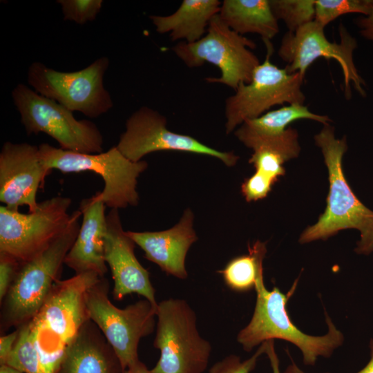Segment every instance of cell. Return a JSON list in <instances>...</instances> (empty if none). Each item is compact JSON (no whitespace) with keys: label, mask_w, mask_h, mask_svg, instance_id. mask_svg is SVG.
I'll return each mask as SVG.
<instances>
[{"label":"cell","mask_w":373,"mask_h":373,"mask_svg":"<svg viewBox=\"0 0 373 373\" xmlns=\"http://www.w3.org/2000/svg\"><path fill=\"white\" fill-rule=\"evenodd\" d=\"M298 280L286 293L278 287L268 290L263 276L256 285V301L249 323L237 334V341L246 352H251L262 343L281 339L296 346L301 352L305 365H315L318 357L329 358L344 341L343 333L325 312L328 327L326 334L321 336L308 335L300 330L290 319L287 304L295 291Z\"/></svg>","instance_id":"2"},{"label":"cell","mask_w":373,"mask_h":373,"mask_svg":"<svg viewBox=\"0 0 373 373\" xmlns=\"http://www.w3.org/2000/svg\"><path fill=\"white\" fill-rule=\"evenodd\" d=\"M273 13L282 20L288 32H294L314 20L316 0H269Z\"/></svg>","instance_id":"26"},{"label":"cell","mask_w":373,"mask_h":373,"mask_svg":"<svg viewBox=\"0 0 373 373\" xmlns=\"http://www.w3.org/2000/svg\"><path fill=\"white\" fill-rule=\"evenodd\" d=\"M123 373H132L131 370L128 369V370H126Z\"/></svg>","instance_id":"38"},{"label":"cell","mask_w":373,"mask_h":373,"mask_svg":"<svg viewBox=\"0 0 373 373\" xmlns=\"http://www.w3.org/2000/svg\"><path fill=\"white\" fill-rule=\"evenodd\" d=\"M249 253L231 259L218 272L226 285L237 292H247L255 289L258 279L263 276V260L266 242L257 240L248 245Z\"/></svg>","instance_id":"24"},{"label":"cell","mask_w":373,"mask_h":373,"mask_svg":"<svg viewBox=\"0 0 373 373\" xmlns=\"http://www.w3.org/2000/svg\"><path fill=\"white\" fill-rule=\"evenodd\" d=\"M300 119L313 120L323 125L332 121L327 115L310 111L304 104H287L269 111L256 118L246 120L235 131L234 134L246 146L258 139L279 135L286 131L291 123Z\"/></svg>","instance_id":"23"},{"label":"cell","mask_w":373,"mask_h":373,"mask_svg":"<svg viewBox=\"0 0 373 373\" xmlns=\"http://www.w3.org/2000/svg\"><path fill=\"white\" fill-rule=\"evenodd\" d=\"M284 373H305L291 359V363L286 367ZM328 373V372H326Z\"/></svg>","instance_id":"36"},{"label":"cell","mask_w":373,"mask_h":373,"mask_svg":"<svg viewBox=\"0 0 373 373\" xmlns=\"http://www.w3.org/2000/svg\"><path fill=\"white\" fill-rule=\"evenodd\" d=\"M64 20L84 24L95 19L99 12L102 0H58Z\"/></svg>","instance_id":"28"},{"label":"cell","mask_w":373,"mask_h":373,"mask_svg":"<svg viewBox=\"0 0 373 373\" xmlns=\"http://www.w3.org/2000/svg\"><path fill=\"white\" fill-rule=\"evenodd\" d=\"M71 202L68 197H52L39 202L36 210L28 213L1 206L0 252L10 254L21 262L38 256L67 228Z\"/></svg>","instance_id":"11"},{"label":"cell","mask_w":373,"mask_h":373,"mask_svg":"<svg viewBox=\"0 0 373 373\" xmlns=\"http://www.w3.org/2000/svg\"><path fill=\"white\" fill-rule=\"evenodd\" d=\"M115 352L90 319L66 347L56 373H123Z\"/></svg>","instance_id":"19"},{"label":"cell","mask_w":373,"mask_h":373,"mask_svg":"<svg viewBox=\"0 0 373 373\" xmlns=\"http://www.w3.org/2000/svg\"><path fill=\"white\" fill-rule=\"evenodd\" d=\"M265 354L269 358L272 373H280V361L275 350L274 340L265 341Z\"/></svg>","instance_id":"33"},{"label":"cell","mask_w":373,"mask_h":373,"mask_svg":"<svg viewBox=\"0 0 373 373\" xmlns=\"http://www.w3.org/2000/svg\"><path fill=\"white\" fill-rule=\"evenodd\" d=\"M39 149L49 172L52 169L65 173L92 171L100 175L104 186L98 191L99 196L111 209L119 210L138 204L137 178L148 166L146 161H131L116 146L93 154L66 151L47 143L40 144Z\"/></svg>","instance_id":"6"},{"label":"cell","mask_w":373,"mask_h":373,"mask_svg":"<svg viewBox=\"0 0 373 373\" xmlns=\"http://www.w3.org/2000/svg\"><path fill=\"white\" fill-rule=\"evenodd\" d=\"M108 65V58L102 57L82 70L60 72L36 61L29 67L28 82L37 93L68 110L95 118L113 106L104 86V76Z\"/></svg>","instance_id":"12"},{"label":"cell","mask_w":373,"mask_h":373,"mask_svg":"<svg viewBox=\"0 0 373 373\" xmlns=\"http://www.w3.org/2000/svg\"><path fill=\"white\" fill-rule=\"evenodd\" d=\"M193 218L192 211L186 209L180 221L169 229L126 232L144 251L147 260L156 264L166 274L185 280L188 277L186 257L191 245L198 240L193 226Z\"/></svg>","instance_id":"17"},{"label":"cell","mask_w":373,"mask_h":373,"mask_svg":"<svg viewBox=\"0 0 373 373\" xmlns=\"http://www.w3.org/2000/svg\"><path fill=\"white\" fill-rule=\"evenodd\" d=\"M356 23L361 36L373 43V0L369 14L356 18Z\"/></svg>","instance_id":"32"},{"label":"cell","mask_w":373,"mask_h":373,"mask_svg":"<svg viewBox=\"0 0 373 373\" xmlns=\"http://www.w3.org/2000/svg\"><path fill=\"white\" fill-rule=\"evenodd\" d=\"M81 216L79 210L73 212L66 230L48 248L34 259L21 262L1 302V334L28 323L40 310L53 285L59 280L65 258L78 234Z\"/></svg>","instance_id":"3"},{"label":"cell","mask_w":373,"mask_h":373,"mask_svg":"<svg viewBox=\"0 0 373 373\" xmlns=\"http://www.w3.org/2000/svg\"><path fill=\"white\" fill-rule=\"evenodd\" d=\"M105 207L98 191L92 197L83 199L79 204L82 222L64 260V264L75 274L93 272L104 277L107 272L104 259Z\"/></svg>","instance_id":"18"},{"label":"cell","mask_w":373,"mask_h":373,"mask_svg":"<svg viewBox=\"0 0 373 373\" xmlns=\"http://www.w3.org/2000/svg\"><path fill=\"white\" fill-rule=\"evenodd\" d=\"M21 265L12 255L0 252V302L8 291Z\"/></svg>","instance_id":"30"},{"label":"cell","mask_w":373,"mask_h":373,"mask_svg":"<svg viewBox=\"0 0 373 373\" xmlns=\"http://www.w3.org/2000/svg\"><path fill=\"white\" fill-rule=\"evenodd\" d=\"M12 97L28 135L44 133L66 151L103 152V135L93 122L77 119L73 111L23 84L16 86Z\"/></svg>","instance_id":"9"},{"label":"cell","mask_w":373,"mask_h":373,"mask_svg":"<svg viewBox=\"0 0 373 373\" xmlns=\"http://www.w3.org/2000/svg\"><path fill=\"white\" fill-rule=\"evenodd\" d=\"M256 47L254 41L228 27L219 15L210 21L206 34L193 43L179 41L172 50L189 68L208 62L221 72L219 77H208L209 83L224 84L234 90L242 84L251 82L253 73L260 64L251 51Z\"/></svg>","instance_id":"7"},{"label":"cell","mask_w":373,"mask_h":373,"mask_svg":"<svg viewBox=\"0 0 373 373\" xmlns=\"http://www.w3.org/2000/svg\"><path fill=\"white\" fill-rule=\"evenodd\" d=\"M15 346L4 364L23 373H52L42 361L34 337L26 323L20 327Z\"/></svg>","instance_id":"25"},{"label":"cell","mask_w":373,"mask_h":373,"mask_svg":"<svg viewBox=\"0 0 373 373\" xmlns=\"http://www.w3.org/2000/svg\"><path fill=\"white\" fill-rule=\"evenodd\" d=\"M135 243L123 229L118 209L106 215L104 236V259L113 280V297L120 300L128 294H137L157 309L155 291L150 274L135 255Z\"/></svg>","instance_id":"16"},{"label":"cell","mask_w":373,"mask_h":373,"mask_svg":"<svg viewBox=\"0 0 373 373\" xmlns=\"http://www.w3.org/2000/svg\"><path fill=\"white\" fill-rule=\"evenodd\" d=\"M314 139L327 167L329 193L325 211L314 224L303 231L298 241L305 244L326 240L341 230L356 229L361 239L355 251L370 254L373 251V211L357 198L345 178L342 161L347 150L346 137L336 138L334 127L328 124Z\"/></svg>","instance_id":"1"},{"label":"cell","mask_w":373,"mask_h":373,"mask_svg":"<svg viewBox=\"0 0 373 373\" xmlns=\"http://www.w3.org/2000/svg\"><path fill=\"white\" fill-rule=\"evenodd\" d=\"M221 3L218 0H184L173 13L149 18L157 32L169 33L173 41L193 43L206 34L210 21L219 14Z\"/></svg>","instance_id":"21"},{"label":"cell","mask_w":373,"mask_h":373,"mask_svg":"<svg viewBox=\"0 0 373 373\" xmlns=\"http://www.w3.org/2000/svg\"><path fill=\"white\" fill-rule=\"evenodd\" d=\"M129 370L132 373H151V370H148L146 365L140 361Z\"/></svg>","instance_id":"35"},{"label":"cell","mask_w":373,"mask_h":373,"mask_svg":"<svg viewBox=\"0 0 373 373\" xmlns=\"http://www.w3.org/2000/svg\"><path fill=\"white\" fill-rule=\"evenodd\" d=\"M218 15L228 27L241 35L258 34L265 41L279 32L269 0H224Z\"/></svg>","instance_id":"22"},{"label":"cell","mask_w":373,"mask_h":373,"mask_svg":"<svg viewBox=\"0 0 373 373\" xmlns=\"http://www.w3.org/2000/svg\"><path fill=\"white\" fill-rule=\"evenodd\" d=\"M246 146L253 150L249 162L256 169L249 178L268 192L279 177L285 175L283 164L297 157L300 152L298 133L292 127H288L279 135L250 142Z\"/></svg>","instance_id":"20"},{"label":"cell","mask_w":373,"mask_h":373,"mask_svg":"<svg viewBox=\"0 0 373 373\" xmlns=\"http://www.w3.org/2000/svg\"><path fill=\"white\" fill-rule=\"evenodd\" d=\"M372 0H316L314 21L325 27L340 16L369 14Z\"/></svg>","instance_id":"27"},{"label":"cell","mask_w":373,"mask_h":373,"mask_svg":"<svg viewBox=\"0 0 373 373\" xmlns=\"http://www.w3.org/2000/svg\"><path fill=\"white\" fill-rule=\"evenodd\" d=\"M325 27L312 21L297 29L287 32L282 38L278 50L280 58L287 63L289 73L305 75L307 68L320 57L334 59L340 65L344 78L345 95L351 97V84L363 97L365 96V82L359 75L354 61V51L357 47L354 37L341 23L340 42L329 41Z\"/></svg>","instance_id":"13"},{"label":"cell","mask_w":373,"mask_h":373,"mask_svg":"<svg viewBox=\"0 0 373 373\" xmlns=\"http://www.w3.org/2000/svg\"><path fill=\"white\" fill-rule=\"evenodd\" d=\"M19 330L15 329V331L1 335L0 337V363L3 365L6 363L9 355L12 352L18 338Z\"/></svg>","instance_id":"31"},{"label":"cell","mask_w":373,"mask_h":373,"mask_svg":"<svg viewBox=\"0 0 373 373\" xmlns=\"http://www.w3.org/2000/svg\"><path fill=\"white\" fill-rule=\"evenodd\" d=\"M153 346L160 351L151 373H202L211 345L199 333L197 316L186 300L169 298L158 303Z\"/></svg>","instance_id":"5"},{"label":"cell","mask_w":373,"mask_h":373,"mask_svg":"<svg viewBox=\"0 0 373 373\" xmlns=\"http://www.w3.org/2000/svg\"><path fill=\"white\" fill-rule=\"evenodd\" d=\"M49 171L39 146L28 143H3L0 152V201L12 211L26 205L28 212L38 207L37 193Z\"/></svg>","instance_id":"15"},{"label":"cell","mask_w":373,"mask_h":373,"mask_svg":"<svg viewBox=\"0 0 373 373\" xmlns=\"http://www.w3.org/2000/svg\"><path fill=\"white\" fill-rule=\"evenodd\" d=\"M108 290V281L100 278L86 291V308L126 370L139 361L140 340L154 332L157 309L145 298L119 308L110 300Z\"/></svg>","instance_id":"8"},{"label":"cell","mask_w":373,"mask_h":373,"mask_svg":"<svg viewBox=\"0 0 373 373\" xmlns=\"http://www.w3.org/2000/svg\"><path fill=\"white\" fill-rule=\"evenodd\" d=\"M100 278L87 272L58 280L40 310L28 322L42 361L52 373H56L66 347L90 319L85 294Z\"/></svg>","instance_id":"4"},{"label":"cell","mask_w":373,"mask_h":373,"mask_svg":"<svg viewBox=\"0 0 373 373\" xmlns=\"http://www.w3.org/2000/svg\"><path fill=\"white\" fill-rule=\"evenodd\" d=\"M370 358L366 365L356 373H373V338L370 342Z\"/></svg>","instance_id":"34"},{"label":"cell","mask_w":373,"mask_h":373,"mask_svg":"<svg viewBox=\"0 0 373 373\" xmlns=\"http://www.w3.org/2000/svg\"><path fill=\"white\" fill-rule=\"evenodd\" d=\"M0 373H23L14 367L8 365L3 364L0 367Z\"/></svg>","instance_id":"37"},{"label":"cell","mask_w":373,"mask_h":373,"mask_svg":"<svg viewBox=\"0 0 373 373\" xmlns=\"http://www.w3.org/2000/svg\"><path fill=\"white\" fill-rule=\"evenodd\" d=\"M265 59L255 69L248 84H240L225 100V131L229 134L246 120L256 118L276 105L304 104L306 97L301 87L305 76L289 73L271 61L273 46L264 41Z\"/></svg>","instance_id":"10"},{"label":"cell","mask_w":373,"mask_h":373,"mask_svg":"<svg viewBox=\"0 0 373 373\" xmlns=\"http://www.w3.org/2000/svg\"><path fill=\"white\" fill-rule=\"evenodd\" d=\"M265 352V342L249 358L242 361L240 357L230 354L215 363L208 373H251L256 367L259 357Z\"/></svg>","instance_id":"29"},{"label":"cell","mask_w":373,"mask_h":373,"mask_svg":"<svg viewBox=\"0 0 373 373\" xmlns=\"http://www.w3.org/2000/svg\"><path fill=\"white\" fill-rule=\"evenodd\" d=\"M117 148L131 161L137 162L151 153L175 151L215 157L225 165H235L239 158L233 152L213 149L195 138L166 128V119L157 111L142 106L126 120Z\"/></svg>","instance_id":"14"}]
</instances>
